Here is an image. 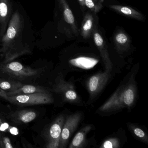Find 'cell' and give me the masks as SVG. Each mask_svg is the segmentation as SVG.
Instances as JSON below:
<instances>
[{"label":"cell","mask_w":148,"mask_h":148,"mask_svg":"<svg viewBox=\"0 0 148 148\" xmlns=\"http://www.w3.org/2000/svg\"><path fill=\"white\" fill-rule=\"evenodd\" d=\"M25 19L17 10L12 15L7 29L1 39L0 53L4 58L3 63L10 62L17 58L31 53L30 47L23 40Z\"/></svg>","instance_id":"cell-1"},{"label":"cell","mask_w":148,"mask_h":148,"mask_svg":"<svg viewBox=\"0 0 148 148\" xmlns=\"http://www.w3.org/2000/svg\"><path fill=\"white\" fill-rule=\"evenodd\" d=\"M136 88L133 79L119 86L108 100L99 108L103 112H110L131 108L135 103Z\"/></svg>","instance_id":"cell-2"},{"label":"cell","mask_w":148,"mask_h":148,"mask_svg":"<svg viewBox=\"0 0 148 148\" xmlns=\"http://www.w3.org/2000/svg\"><path fill=\"white\" fill-rule=\"evenodd\" d=\"M6 100L20 106L47 104L53 102V97L49 92L8 96Z\"/></svg>","instance_id":"cell-3"},{"label":"cell","mask_w":148,"mask_h":148,"mask_svg":"<svg viewBox=\"0 0 148 148\" xmlns=\"http://www.w3.org/2000/svg\"><path fill=\"white\" fill-rule=\"evenodd\" d=\"M0 71L4 74L13 78L25 79L33 77L39 74V69L24 66L20 62L10 61L0 64Z\"/></svg>","instance_id":"cell-4"},{"label":"cell","mask_w":148,"mask_h":148,"mask_svg":"<svg viewBox=\"0 0 148 148\" xmlns=\"http://www.w3.org/2000/svg\"><path fill=\"white\" fill-rule=\"evenodd\" d=\"M65 120L64 116L61 114L56 119L47 129L45 134L46 148H59L61 132Z\"/></svg>","instance_id":"cell-5"},{"label":"cell","mask_w":148,"mask_h":148,"mask_svg":"<svg viewBox=\"0 0 148 148\" xmlns=\"http://www.w3.org/2000/svg\"><path fill=\"white\" fill-rule=\"evenodd\" d=\"M81 118L82 114L79 112L74 113L67 117L62 128L59 148H65L66 147L69 139L79 124Z\"/></svg>","instance_id":"cell-6"},{"label":"cell","mask_w":148,"mask_h":148,"mask_svg":"<svg viewBox=\"0 0 148 148\" xmlns=\"http://www.w3.org/2000/svg\"><path fill=\"white\" fill-rule=\"evenodd\" d=\"M52 90L55 92L60 94L65 101L76 103L79 101L74 86L71 83L66 82L61 76H58L56 79Z\"/></svg>","instance_id":"cell-7"},{"label":"cell","mask_w":148,"mask_h":148,"mask_svg":"<svg viewBox=\"0 0 148 148\" xmlns=\"http://www.w3.org/2000/svg\"><path fill=\"white\" fill-rule=\"evenodd\" d=\"M110 72L106 71L91 77L87 82V86L90 96L94 97L103 90L109 80Z\"/></svg>","instance_id":"cell-8"},{"label":"cell","mask_w":148,"mask_h":148,"mask_svg":"<svg viewBox=\"0 0 148 148\" xmlns=\"http://www.w3.org/2000/svg\"><path fill=\"white\" fill-rule=\"evenodd\" d=\"M12 8L11 0H0V39L7 29L12 16Z\"/></svg>","instance_id":"cell-9"},{"label":"cell","mask_w":148,"mask_h":148,"mask_svg":"<svg viewBox=\"0 0 148 148\" xmlns=\"http://www.w3.org/2000/svg\"><path fill=\"white\" fill-rule=\"evenodd\" d=\"M93 39L96 46L100 53L101 58L103 61L106 71H111L112 69V64L109 57L107 46L104 40L100 34L94 27L92 31Z\"/></svg>","instance_id":"cell-10"},{"label":"cell","mask_w":148,"mask_h":148,"mask_svg":"<svg viewBox=\"0 0 148 148\" xmlns=\"http://www.w3.org/2000/svg\"><path fill=\"white\" fill-rule=\"evenodd\" d=\"M60 9L66 24L69 26L73 33L76 36L78 34V29L75 18L66 0H57Z\"/></svg>","instance_id":"cell-11"},{"label":"cell","mask_w":148,"mask_h":148,"mask_svg":"<svg viewBox=\"0 0 148 148\" xmlns=\"http://www.w3.org/2000/svg\"><path fill=\"white\" fill-rule=\"evenodd\" d=\"M37 116V112L32 110H24L15 112L11 115L12 121L19 124H26L33 121Z\"/></svg>","instance_id":"cell-12"},{"label":"cell","mask_w":148,"mask_h":148,"mask_svg":"<svg viewBox=\"0 0 148 148\" xmlns=\"http://www.w3.org/2000/svg\"><path fill=\"white\" fill-rule=\"evenodd\" d=\"M110 8L113 11L116 12L120 14L131 18L140 21L144 20V17L142 13L130 7L112 5L110 6Z\"/></svg>","instance_id":"cell-13"},{"label":"cell","mask_w":148,"mask_h":148,"mask_svg":"<svg viewBox=\"0 0 148 148\" xmlns=\"http://www.w3.org/2000/svg\"><path fill=\"white\" fill-rule=\"evenodd\" d=\"M114 42L118 51H127L130 47L131 40L126 33L123 31L117 32L114 36Z\"/></svg>","instance_id":"cell-14"},{"label":"cell","mask_w":148,"mask_h":148,"mask_svg":"<svg viewBox=\"0 0 148 148\" xmlns=\"http://www.w3.org/2000/svg\"><path fill=\"white\" fill-rule=\"evenodd\" d=\"M94 18L91 13H86L80 27V34L84 39L90 38L94 28Z\"/></svg>","instance_id":"cell-15"},{"label":"cell","mask_w":148,"mask_h":148,"mask_svg":"<svg viewBox=\"0 0 148 148\" xmlns=\"http://www.w3.org/2000/svg\"><path fill=\"white\" fill-rule=\"evenodd\" d=\"M49 92L45 89L33 85H23L21 87L13 91L6 92L7 96H14L20 94H27L38 92Z\"/></svg>","instance_id":"cell-16"},{"label":"cell","mask_w":148,"mask_h":148,"mask_svg":"<svg viewBox=\"0 0 148 148\" xmlns=\"http://www.w3.org/2000/svg\"><path fill=\"white\" fill-rule=\"evenodd\" d=\"M98 62L96 59L87 57H80L70 60L72 65L83 69H90L93 68Z\"/></svg>","instance_id":"cell-17"},{"label":"cell","mask_w":148,"mask_h":148,"mask_svg":"<svg viewBox=\"0 0 148 148\" xmlns=\"http://www.w3.org/2000/svg\"><path fill=\"white\" fill-rule=\"evenodd\" d=\"M90 129L91 126L90 125L86 126L81 129L75 135L69 146V148H79L84 147L86 143V134Z\"/></svg>","instance_id":"cell-18"},{"label":"cell","mask_w":148,"mask_h":148,"mask_svg":"<svg viewBox=\"0 0 148 148\" xmlns=\"http://www.w3.org/2000/svg\"><path fill=\"white\" fill-rule=\"evenodd\" d=\"M23 85L22 83L18 81L0 79V89L6 92L15 90Z\"/></svg>","instance_id":"cell-19"},{"label":"cell","mask_w":148,"mask_h":148,"mask_svg":"<svg viewBox=\"0 0 148 148\" xmlns=\"http://www.w3.org/2000/svg\"><path fill=\"white\" fill-rule=\"evenodd\" d=\"M103 2L104 0H85L86 6L95 14L102 9Z\"/></svg>","instance_id":"cell-20"},{"label":"cell","mask_w":148,"mask_h":148,"mask_svg":"<svg viewBox=\"0 0 148 148\" xmlns=\"http://www.w3.org/2000/svg\"><path fill=\"white\" fill-rule=\"evenodd\" d=\"M119 147V143L116 138H111L107 139L104 142L101 148H116Z\"/></svg>","instance_id":"cell-21"},{"label":"cell","mask_w":148,"mask_h":148,"mask_svg":"<svg viewBox=\"0 0 148 148\" xmlns=\"http://www.w3.org/2000/svg\"><path fill=\"white\" fill-rule=\"evenodd\" d=\"M132 131L133 132L134 135H136L137 137L141 138L143 141H146V142L148 141L147 136L142 129H140L138 127L133 126V127H132Z\"/></svg>","instance_id":"cell-22"},{"label":"cell","mask_w":148,"mask_h":148,"mask_svg":"<svg viewBox=\"0 0 148 148\" xmlns=\"http://www.w3.org/2000/svg\"><path fill=\"white\" fill-rule=\"evenodd\" d=\"M0 148H12L13 146L10 138L0 135Z\"/></svg>","instance_id":"cell-23"},{"label":"cell","mask_w":148,"mask_h":148,"mask_svg":"<svg viewBox=\"0 0 148 148\" xmlns=\"http://www.w3.org/2000/svg\"><path fill=\"white\" fill-rule=\"evenodd\" d=\"M7 97L6 92L0 89V97H1L6 100Z\"/></svg>","instance_id":"cell-24"},{"label":"cell","mask_w":148,"mask_h":148,"mask_svg":"<svg viewBox=\"0 0 148 148\" xmlns=\"http://www.w3.org/2000/svg\"><path fill=\"white\" fill-rule=\"evenodd\" d=\"M78 1L79 2V5L82 8H85V0H78Z\"/></svg>","instance_id":"cell-25"},{"label":"cell","mask_w":148,"mask_h":148,"mask_svg":"<svg viewBox=\"0 0 148 148\" xmlns=\"http://www.w3.org/2000/svg\"><path fill=\"white\" fill-rule=\"evenodd\" d=\"M2 124V121H1V118H0V127H1V124ZM1 135V131H0V135Z\"/></svg>","instance_id":"cell-26"}]
</instances>
